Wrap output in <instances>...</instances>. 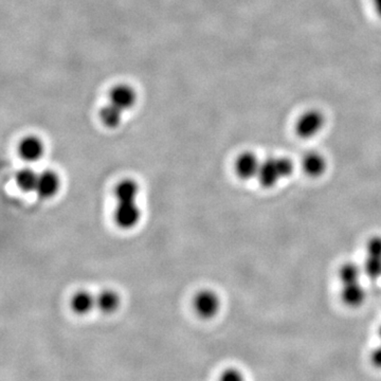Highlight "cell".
I'll use <instances>...</instances> for the list:
<instances>
[{
  "instance_id": "obj_3",
  "label": "cell",
  "mask_w": 381,
  "mask_h": 381,
  "mask_svg": "<svg viewBox=\"0 0 381 381\" xmlns=\"http://www.w3.org/2000/svg\"><path fill=\"white\" fill-rule=\"evenodd\" d=\"M364 272L371 280L381 278V236H372L366 242Z\"/></svg>"
},
{
  "instance_id": "obj_15",
  "label": "cell",
  "mask_w": 381,
  "mask_h": 381,
  "mask_svg": "<svg viewBox=\"0 0 381 381\" xmlns=\"http://www.w3.org/2000/svg\"><path fill=\"white\" fill-rule=\"evenodd\" d=\"M15 179L18 187L24 191V192L36 191V185H38V175L34 171H32L31 169H22L16 174Z\"/></svg>"
},
{
  "instance_id": "obj_19",
  "label": "cell",
  "mask_w": 381,
  "mask_h": 381,
  "mask_svg": "<svg viewBox=\"0 0 381 381\" xmlns=\"http://www.w3.org/2000/svg\"><path fill=\"white\" fill-rule=\"evenodd\" d=\"M371 364L377 368H381V345L372 350L370 356Z\"/></svg>"
},
{
  "instance_id": "obj_6",
  "label": "cell",
  "mask_w": 381,
  "mask_h": 381,
  "mask_svg": "<svg viewBox=\"0 0 381 381\" xmlns=\"http://www.w3.org/2000/svg\"><path fill=\"white\" fill-rule=\"evenodd\" d=\"M140 210L136 203H119L115 212V221L119 227L130 229L137 225Z\"/></svg>"
},
{
  "instance_id": "obj_8",
  "label": "cell",
  "mask_w": 381,
  "mask_h": 381,
  "mask_svg": "<svg viewBox=\"0 0 381 381\" xmlns=\"http://www.w3.org/2000/svg\"><path fill=\"white\" fill-rule=\"evenodd\" d=\"M341 300L346 306L356 309L361 306L366 300V290L359 282L341 285Z\"/></svg>"
},
{
  "instance_id": "obj_4",
  "label": "cell",
  "mask_w": 381,
  "mask_h": 381,
  "mask_svg": "<svg viewBox=\"0 0 381 381\" xmlns=\"http://www.w3.org/2000/svg\"><path fill=\"white\" fill-rule=\"evenodd\" d=\"M261 164L262 162L254 153L244 152L236 159L234 171L238 178L242 180H250L254 177H258Z\"/></svg>"
},
{
  "instance_id": "obj_11",
  "label": "cell",
  "mask_w": 381,
  "mask_h": 381,
  "mask_svg": "<svg viewBox=\"0 0 381 381\" xmlns=\"http://www.w3.org/2000/svg\"><path fill=\"white\" fill-rule=\"evenodd\" d=\"M136 102V93L127 85H119L111 91V103L125 111L132 107Z\"/></svg>"
},
{
  "instance_id": "obj_13",
  "label": "cell",
  "mask_w": 381,
  "mask_h": 381,
  "mask_svg": "<svg viewBox=\"0 0 381 381\" xmlns=\"http://www.w3.org/2000/svg\"><path fill=\"white\" fill-rule=\"evenodd\" d=\"M95 306V297L87 291H79L73 295L71 307L75 313L79 315H86Z\"/></svg>"
},
{
  "instance_id": "obj_2",
  "label": "cell",
  "mask_w": 381,
  "mask_h": 381,
  "mask_svg": "<svg viewBox=\"0 0 381 381\" xmlns=\"http://www.w3.org/2000/svg\"><path fill=\"white\" fill-rule=\"evenodd\" d=\"M325 124V117L318 109H309L297 119L295 123V134L302 139H311L316 137Z\"/></svg>"
},
{
  "instance_id": "obj_7",
  "label": "cell",
  "mask_w": 381,
  "mask_h": 381,
  "mask_svg": "<svg viewBox=\"0 0 381 381\" xmlns=\"http://www.w3.org/2000/svg\"><path fill=\"white\" fill-rule=\"evenodd\" d=\"M303 172L311 178H319L325 173L327 169V162L323 155L318 152H309L302 158Z\"/></svg>"
},
{
  "instance_id": "obj_1",
  "label": "cell",
  "mask_w": 381,
  "mask_h": 381,
  "mask_svg": "<svg viewBox=\"0 0 381 381\" xmlns=\"http://www.w3.org/2000/svg\"><path fill=\"white\" fill-rule=\"evenodd\" d=\"M293 173L291 160L285 157H270L261 164L258 179L264 189H272L283 179L288 178Z\"/></svg>"
},
{
  "instance_id": "obj_14",
  "label": "cell",
  "mask_w": 381,
  "mask_h": 381,
  "mask_svg": "<svg viewBox=\"0 0 381 381\" xmlns=\"http://www.w3.org/2000/svg\"><path fill=\"white\" fill-rule=\"evenodd\" d=\"M120 299L117 293L113 290H104L95 297V306L102 313H114L119 307Z\"/></svg>"
},
{
  "instance_id": "obj_21",
  "label": "cell",
  "mask_w": 381,
  "mask_h": 381,
  "mask_svg": "<svg viewBox=\"0 0 381 381\" xmlns=\"http://www.w3.org/2000/svg\"><path fill=\"white\" fill-rule=\"evenodd\" d=\"M379 336H380V339H381V327L380 329H379Z\"/></svg>"
},
{
  "instance_id": "obj_20",
  "label": "cell",
  "mask_w": 381,
  "mask_h": 381,
  "mask_svg": "<svg viewBox=\"0 0 381 381\" xmlns=\"http://www.w3.org/2000/svg\"><path fill=\"white\" fill-rule=\"evenodd\" d=\"M373 5H374L377 15L381 18V0H373Z\"/></svg>"
},
{
  "instance_id": "obj_10",
  "label": "cell",
  "mask_w": 381,
  "mask_h": 381,
  "mask_svg": "<svg viewBox=\"0 0 381 381\" xmlns=\"http://www.w3.org/2000/svg\"><path fill=\"white\" fill-rule=\"evenodd\" d=\"M20 155L24 160L34 162L44 155V144L38 138H24L20 146Z\"/></svg>"
},
{
  "instance_id": "obj_16",
  "label": "cell",
  "mask_w": 381,
  "mask_h": 381,
  "mask_svg": "<svg viewBox=\"0 0 381 381\" xmlns=\"http://www.w3.org/2000/svg\"><path fill=\"white\" fill-rule=\"evenodd\" d=\"M122 111H123L122 109L111 103L102 108L100 117L102 122L108 127H116L121 122Z\"/></svg>"
},
{
  "instance_id": "obj_18",
  "label": "cell",
  "mask_w": 381,
  "mask_h": 381,
  "mask_svg": "<svg viewBox=\"0 0 381 381\" xmlns=\"http://www.w3.org/2000/svg\"><path fill=\"white\" fill-rule=\"evenodd\" d=\"M221 379L227 381H235L242 379V374H240V372H238L235 368H228V370H226L225 372L223 373V375H221Z\"/></svg>"
},
{
  "instance_id": "obj_17",
  "label": "cell",
  "mask_w": 381,
  "mask_h": 381,
  "mask_svg": "<svg viewBox=\"0 0 381 381\" xmlns=\"http://www.w3.org/2000/svg\"><path fill=\"white\" fill-rule=\"evenodd\" d=\"M360 276H361V270L354 263H345L340 267L339 280L341 285L359 282Z\"/></svg>"
},
{
  "instance_id": "obj_9",
  "label": "cell",
  "mask_w": 381,
  "mask_h": 381,
  "mask_svg": "<svg viewBox=\"0 0 381 381\" xmlns=\"http://www.w3.org/2000/svg\"><path fill=\"white\" fill-rule=\"evenodd\" d=\"M60 187V179L58 175L52 171H45L42 174L38 175L36 192L42 199H49L56 194Z\"/></svg>"
},
{
  "instance_id": "obj_5",
  "label": "cell",
  "mask_w": 381,
  "mask_h": 381,
  "mask_svg": "<svg viewBox=\"0 0 381 381\" xmlns=\"http://www.w3.org/2000/svg\"><path fill=\"white\" fill-rule=\"evenodd\" d=\"M194 307L201 318L210 319L219 313L221 302L217 295L213 291L203 290L195 297Z\"/></svg>"
},
{
  "instance_id": "obj_12",
  "label": "cell",
  "mask_w": 381,
  "mask_h": 381,
  "mask_svg": "<svg viewBox=\"0 0 381 381\" xmlns=\"http://www.w3.org/2000/svg\"><path fill=\"white\" fill-rule=\"evenodd\" d=\"M139 187L137 183L130 179L121 181L116 187V196L119 203H136Z\"/></svg>"
}]
</instances>
